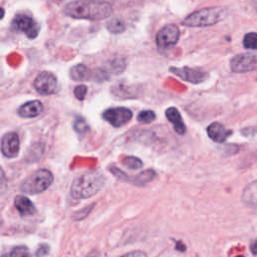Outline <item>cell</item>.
Masks as SVG:
<instances>
[{
	"instance_id": "6da1fadb",
	"label": "cell",
	"mask_w": 257,
	"mask_h": 257,
	"mask_svg": "<svg viewBox=\"0 0 257 257\" xmlns=\"http://www.w3.org/2000/svg\"><path fill=\"white\" fill-rule=\"evenodd\" d=\"M63 12L71 18L99 21L111 15L112 6L105 0H73L65 5Z\"/></svg>"
},
{
	"instance_id": "7a4b0ae2",
	"label": "cell",
	"mask_w": 257,
	"mask_h": 257,
	"mask_svg": "<svg viewBox=\"0 0 257 257\" xmlns=\"http://www.w3.org/2000/svg\"><path fill=\"white\" fill-rule=\"evenodd\" d=\"M105 179L100 172L92 171L75 178L70 187V195L74 199H88L97 194L104 186Z\"/></svg>"
},
{
	"instance_id": "3957f363",
	"label": "cell",
	"mask_w": 257,
	"mask_h": 257,
	"mask_svg": "<svg viewBox=\"0 0 257 257\" xmlns=\"http://www.w3.org/2000/svg\"><path fill=\"white\" fill-rule=\"evenodd\" d=\"M228 14L225 7H206L189 14L182 24L188 27H206L214 25L223 20Z\"/></svg>"
},
{
	"instance_id": "277c9868",
	"label": "cell",
	"mask_w": 257,
	"mask_h": 257,
	"mask_svg": "<svg viewBox=\"0 0 257 257\" xmlns=\"http://www.w3.org/2000/svg\"><path fill=\"white\" fill-rule=\"evenodd\" d=\"M53 180V174L49 170L39 169L22 182L20 191L28 195L40 194L50 187Z\"/></svg>"
},
{
	"instance_id": "5b68a950",
	"label": "cell",
	"mask_w": 257,
	"mask_h": 257,
	"mask_svg": "<svg viewBox=\"0 0 257 257\" xmlns=\"http://www.w3.org/2000/svg\"><path fill=\"white\" fill-rule=\"evenodd\" d=\"M11 27L14 31L24 33L30 39L36 38L40 30L39 24L30 15L25 13L16 14L11 22Z\"/></svg>"
},
{
	"instance_id": "8992f818",
	"label": "cell",
	"mask_w": 257,
	"mask_h": 257,
	"mask_svg": "<svg viewBox=\"0 0 257 257\" xmlns=\"http://www.w3.org/2000/svg\"><path fill=\"white\" fill-rule=\"evenodd\" d=\"M180 38V29L176 24L164 26L157 34L156 43L159 50H168L174 47Z\"/></svg>"
},
{
	"instance_id": "52a82bcc",
	"label": "cell",
	"mask_w": 257,
	"mask_h": 257,
	"mask_svg": "<svg viewBox=\"0 0 257 257\" xmlns=\"http://www.w3.org/2000/svg\"><path fill=\"white\" fill-rule=\"evenodd\" d=\"M230 67L233 72L244 73L257 69V54L241 53L235 55L230 61Z\"/></svg>"
},
{
	"instance_id": "ba28073f",
	"label": "cell",
	"mask_w": 257,
	"mask_h": 257,
	"mask_svg": "<svg viewBox=\"0 0 257 257\" xmlns=\"http://www.w3.org/2000/svg\"><path fill=\"white\" fill-rule=\"evenodd\" d=\"M33 86L41 95H50L56 91L57 78L52 72L42 71L35 77Z\"/></svg>"
},
{
	"instance_id": "9c48e42d",
	"label": "cell",
	"mask_w": 257,
	"mask_h": 257,
	"mask_svg": "<svg viewBox=\"0 0 257 257\" xmlns=\"http://www.w3.org/2000/svg\"><path fill=\"white\" fill-rule=\"evenodd\" d=\"M102 117L114 127H120L126 124L133 117L131 109L122 106L110 107L103 111Z\"/></svg>"
},
{
	"instance_id": "30bf717a",
	"label": "cell",
	"mask_w": 257,
	"mask_h": 257,
	"mask_svg": "<svg viewBox=\"0 0 257 257\" xmlns=\"http://www.w3.org/2000/svg\"><path fill=\"white\" fill-rule=\"evenodd\" d=\"M170 71L173 74L179 76L181 79L193 84L201 83L205 81L208 77V74L205 71L197 68H191L188 66H183V67L171 66Z\"/></svg>"
},
{
	"instance_id": "8fae6325",
	"label": "cell",
	"mask_w": 257,
	"mask_h": 257,
	"mask_svg": "<svg viewBox=\"0 0 257 257\" xmlns=\"http://www.w3.org/2000/svg\"><path fill=\"white\" fill-rule=\"evenodd\" d=\"M20 150V140L16 133L5 134L1 140V152L4 157L13 159L18 156Z\"/></svg>"
},
{
	"instance_id": "7c38bea8",
	"label": "cell",
	"mask_w": 257,
	"mask_h": 257,
	"mask_svg": "<svg viewBox=\"0 0 257 257\" xmlns=\"http://www.w3.org/2000/svg\"><path fill=\"white\" fill-rule=\"evenodd\" d=\"M207 135L215 143L222 144L232 135V131L226 128L221 122L215 121L208 125Z\"/></svg>"
},
{
	"instance_id": "4fadbf2b",
	"label": "cell",
	"mask_w": 257,
	"mask_h": 257,
	"mask_svg": "<svg viewBox=\"0 0 257 257\" xmlns=\"http://www.w3.org/2000/svg\"><path fill=\"white\" fill-rule=\"evenodd\" d=\"M43 111V104L40 100H30L18 107L17 113L24 118L36 117Z\"/></svg>"
},
{
	"instance_id": "5bb4252c",
	"label": "cell",
	"mask_w": 257,
	"mask_h": 257,
	"mask_svg": "<svg viewBox=\"0 0 257 257\" xmlns=\"http://www.w3.org/2000/svg\"><path fill=\"white\" fill-rule=\"evenodd\" d=\"M165 113H166V117L168 118V120L174 125L175 132L180 136L185 135L186 134V125L182 119V115L179 112V110L176 107L171 106L166 109Z\"/></svg>"
},
{
	"instance_id": "9a60e30c",
	"label": "cell",
	"mask_w": 257,
	"mask_h": 257,
	"mask_svg": "<svg viewBox=\"0 0 257 257\" xmlns=\"http://www.w3.org/2000/svg\"><path fill=\"white\" fill-rule=\"evenodd\" d=\"M14 206L22 217L31 216L36 212L34 204L24 195H17L14 198Z\"/></svg>"
},
{
	"instance_id": "2e32d148",
	"label": "cell",
	"mask_w": 257,
	"mask_h": 257,
	"mask_svg": "<svg viewBox=\"0 0 257 257\" xmlns=\"http://www.w3.org/2000/svg\"><path fill=\"white\" fill-rule=\"evenodd\" d=\"M241 199L247 206L257 208V180L249 183L244 188Z\"/></svg>"
},
{
	"instance_id": "e0dca14e",
	"label": "cell",
	"mask_w": 257,
	"mask_h": 257,
	"mask_svg": "<svg viewBox=\"0 0 257 257\" xmlns=\"http://www.w3.org/2000/svg\"><path fill=\"white\" fill-rule=\"evenodd\" d=\"M69 75L74 81H85L92 77V72H90L86 65L79 63L70 68Z\"/></svg>"
},
{
	"instance_id": "ac0fdd59",
	"label": "cell",
	"mask_w": 257,
	"mask_h": 257,
	"mask_svg": "<svg viewBox=\"0 0 257 257\" xmlns=\"http://www.w3.org/2000/svg\"><path fill=\"white\" fill-rule=\"evenodd\" d=\"M156 177V172L153 169H148L141 172L139 175L131 178L130 182L135 186H145L147 183L151 182Z\"/></svg>"
},
{
	"instance_id": "d6986e66",
	"label": "cell",
	"mask_w": 257,
	"mask_h": 257,
	"mask_svg": "<svg viewBox=\"0 0 257 257\" xmlns=\"http://www.w3.org/2000/svg\"><path fill=\"white\" fill-rule=\"evenodd\" d=\"M106 28L107 30L110 32V33H113V34H119V33H122L126 26H125V23L123 20L121 19H112V20H109L107 23H106Z\"/></svg>"
},
{
	"instance_id": "ffe728a7",
	"label": "cell",
	"mask_w": 257,
	"mask_h": 257,
	"mask_svg": "<svg viewBox=\"0 0 257 257\" xmlns=\"http://www.w3.org/2000/svg\"><path fill=\"white\" fill-rule=\"evenodd\" d=\"M121 164L124 168H126L128 170H133V171L143 168L142 160L137 157H134V156H126V157L122 158Z\"/></svg>"
},
{
	"instance_id": "44dd1931",
	"label": "cell",
	"mask_w": 257,
	"mask_h": 257,
	"mask_svg": "<svg viewBox=\"0 0 257 257\" xmlns=\"http://www.w3.org/2000/svg\"><path fill=\"white\" fill-rule=\"evenodd\" d=\"M243 46L247 49L257 50V33L249 32L243 38Z\"/></svg>"
},
{
	"instance_id": "7402d4cb",
	"label": "cell",
	"mask_w": 257,
	"mask_h": 257,
	"mask_svg": "<svg viewBox=\"0 0 257 257\" xmlns=\"http://www.w3.org/2000/svg\"><path fill=\"white\" fill-rule=\"evenodd\" d=\"M30 151L33 152L32 153H29L27 154V157H26V161L27 162H36V158L35 156H37L38 158H40L44 152V146L42 144H35L33 145L31 148H30Z\"/></svg>"
},
{
	"instance_id": "603a6c76",
	"label": "cell",
	"mask_w": 257,
	"mask_h": 257,
	"mask_svg": "<svg viewBox=\"0 0 257 257\" xmlns=\"http://www.w3.org/2000/svg\"><path fill=\"white\" fill-rule=\"evenodd\" d=\"M137 119L141 123H151L156 119V113L153 110H150V109L142 110L138 114Z\"/></svg>"
},
{
	"instance_id": "cb8c5ba5",
	"label": "cell",
	"mask_w": 257,
	"mask_h": 257,
	"mask_svg": "<svg viewBox=\"0 0 257 257\" xmlns=\"http://www.w3.org/2000/svg\"><path fill=\"white\" fill-rule=\"evenodd\" d=\"M73 128L74 131L79 135V136H83L84 134H86L89 131V126L86 123L85 119L82 117H78L73 121Z\"/></svg>"
},
{
	"instance_id": "d4e9b609",
	"label": "cell",
	"mask_w": 257,
	"mask_h": 257,
	"mask_svg": "<svg viewBox=\"0 0 257 257\" xmlns=\"http://www.w3.org/2000/svg\"><path fill=\"white\" fill-rule=\"evenodd\" d=\"M109 67L112 72L121 73V71H123V69L125 68V59L122 57L114 58L110 61Z\"/></svg>"
},
{
	"instance_id": "484cf974",
	"label": "cell",
	"mask_w": 257,
	"mask_h": 257,
	"mask_svg": "<svg viewBox=\"0 0 257 257\" xmlns=\"http://www.w3.org/2000/svg\"><path fill=\"white\" fill-rule=\"evenodd\" d=\"M109 172L114 175V177L120 181H124V182H130L131 180V176H127L123 171H121L120 169L112 166V167H109Z\"/></svg>"
},
{
	"instance_id": "4316f807",
	"label": "cell",
	"mask_w": 257,
	"mask_h": 257,
	"mask_svg": "<svg viewBox=\"0 0 257 257\" xmlns=\"http://www.w3.org/2000/svg\"><path fill=\"white\" fill-rule=\"evenodd\" d=\"M6 255L8 256H28L29 255V252H28V249L27 247H24V246H17V247H14L9 253H7Z\"/></svg>"
},
{
	"instance_id": "83f0119b",
	"label": "cell",
	"mask_w": 257,
	"mask_h": 257,
	"mask_svg": "<svg viewBox=\"0 0 257 257\" xmlns=\"http://www.w3.org/2000/svg\"><path fill=\"white\" fill-rule=\"evenodd\" d=\"M73 93H74L75 97L78 100H83L85 95H86V93H87V86L84 85V84L77 85V86H75V88L73 90Z\"/></svg>"
},
{
	"instance_id": "f1b7e54d",
	"label": "cell",
	"mask_w": 257,
	"mask_h": 257,
	"mask_svg": "<svg viewBox=\"0 0 257 257\" xmlns=\"http://www.w3.org/2000/svg\"><path fill=\"white\" fill-rule=\"evenodd\" d=\"M95 81H103L107 80L109 78L108 72H106L104 69H97L94 72H92V77Z\"/></svg>"
},
{
	"instance_id": "f546056e",
	"label": "cell",
	"mask_w": 257,
	"mask_h": 257,
	"mask_svg": "<svg viewBox=\"0 0 257 257\" xmlns=\"http://www.w3.org/2000/svg\"><path fill=\"white\" fill-rule=\"evenodd\" d=\"M93 204L91 205V206H89V207H86V208H84V209H82L81 211H78V212H76L75 214H74V219L75 220H82V219H84L89 213H90V211H91V209L93 208Z\"/></svg>"
},
{
	"instance_id": "4dcf8cb0",
	"label": "cell",
	"mask_w": 257,
	"mask_h": 257,
	"mask_svg": "<svg viewBox=\"0 0 257 257\" xmlns=\"http://www.w3.org/2000/svg\"><path fill=\"white\" fill-rule=\"evenodd\" d=\"M49 253V247L47 244H41L35 252L36 256H44Z\"/></svg>"
},
{
	"instance_id": "1f68e13d",
	"label": "cell",
	"mask_w": 257,
	"mask_h": 257,
	"mask_svg": "<svg viewBox=\"0 0 257 257\" xmlns=\"http://www.w3.org/2000/svg\"><path fill=\"white\" fill-rule=\"evenodd\" d=\"M124 255H126V256H146L147 254L142 251H134V252H128Z\"/></svg>"
},
{
	"instance_id": "d6a6232c",
	"label": "cell",
	"mask_w": 257,
	"mask_h": 257,
	"mask_svg": "<svg viewBox=\"0 0 257 257\" xmlns=\"http://www.w3.org/2000/svg\"><path fill=\"white\" fill-rule=\"evenodd\" d=\"M176 250H179V251H185L186 250V246L185 244H183L181 241H178L177 244H176Z\"/></svg>"
},
{
	"instance_id": "836d02e7",
	"label": "cell",
	"mask_w": 257,
	"mask_h": 257,
	"mask_svg": "<svg viewBox=\"0 0 257 257\" xmlns=\"http://www.w3.org/2000/svg\"><path fill=\"white\" fill-rule=\"evenodd\" d=\"M250 249H251V252L253 254H257V241H254L251 245H250Z\"/></svg>"
}]
</instances>
